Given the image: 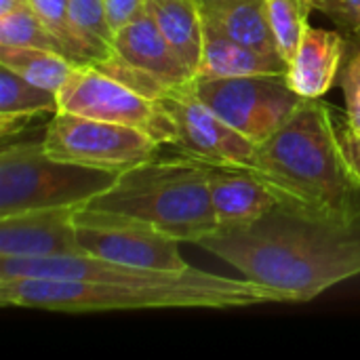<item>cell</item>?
I'll list each match as a JSON object with an SVG mask.
<instances>
[{
    "label": "cell",
    "mask_w": 360,
    "mask_h": 360,
    "mask_svg": "<svg viewBox=\"0 0 360 360\" xmlns=\"http://www.w3.org/2000/svg\"><path fill=\"white\" fill-rule=\"evenodd\" d=\"M198 247L245 278L272 287L289 304L310 302L360 276V217L308 219L276 207L247 226L217 230Z\"/></svg>",
    "instance_id": "6da1fadb"
},
{
    "label": "cell",
    "mask_w": 360,
    "mask_h": 360,
    "mask_svg": "<svg viewBox=\"0 0 360 360\" xmlns=\"http://www.w3.org/2000/svg\"><path fill=\"white\" fill-rule=\"evenodd\" d=\"M215 165L188 154L150 158L122 171L112 188L86 207L143 219L179 243L198 245L219 230L209 190Z\"/></svg>",
    "instance_id": "277c9868"
},
{
    "label": "cell",
    "mask_w": 360,
    "mask_h": 360,
    "mask_svg": "<svg viewBox=\"0 0 360 360\" xmlns=\"http://www.w3.org/2000/svg\"><path fill=\"white\" fill-rule=\"evenodd\" d=\"M346 99V122L360 120V34L346 40V55L338 74Z\"/></svg>",
    "instance_id": "cb8c5ba5"
},
{
    "label": "cell",
    "mask_w": 360,
    "mask_h": 360,
    "mask_svg": "<svg viewBox=\"0 0 360 360\" xmlns=\"http://www.w3.org/2000/svg\"><path fill=\"white\" fill-rule=\"evenodd\" d=\"M59 110L129 124L152 135L160 146L175 141V124L160 99L148 97L95 63H80L57 93Z\"/></svg>",
    "instance_id": "52a82bcc"
},
{
    "label": "cell",
    "mask_w": 360,
    "mask_h": 360,
    "mask_svg": "<svg viewBox=\"0 0 360 360\" xmlns=\"http://www.w3.org/2000/svg\"><path fill=\"white\" fill-rule=\"evenodd\" d=\"M268 21L281 57L289 63L295 55L314 11L312 0H266Z\"/></svg>",
    "instance_id": "44dd1931"
},
{
    "label": "cell",
    "mask_w": 360,
    "mask_h": 360,
    "mask_svg": "<svg viewBox=\"0 0 360 360\" xmlns=\"http://www.w3.org/2000/svg\"><path fill=\"white\" fill-rule=\"evenodd\" d=\"M57 110V93L46 91L0 65V135L4 141L17 137L34 116L55 114Z\"/></svg>",
    "instance_id": "ac0fdd59"
},
{
    "label": "cell",
    "mask_w": 360,
    "mask_h": 360,
    "mask_svg": "<svg viewBox=\"0 0 360 360\" xmlns=\"http://www.w3.org/2000/svg\"><path fill=\"white\" fill-rule=\"evenodd\" d=\"M30 6L38 13V17L46 23V27L63 42L68 55L76 63H86L76 32L70 19V0H30Z\"/></svg>",
    "instance_id": "603a6c76"
},
{
    "label": "cell",
    "mask_w": 360,
    "mask_h": 360,
    "mask_svg": "<svg viewBox=\"0 0 360 360\" xmlns=\"http://www.w3.org/2000/svg\"><path fill=\"white\" fill-rule=\"evenodd\" d=\"M160 101L173 118V146L181 154L215 167L253 169L257 143L221 120L194 93V82L169 91Z\"/></svg>",
    "instance_id": "30bf717a"
},
{
    "label": "cell",
    "mask_w": 360,
    "mask_h": 360,
    "mask_svg": "<svg viewBox=\"0 0 360 360\" xmlns=\"http://www.w3.org/2000/svg\"><path fill=\"white\" fill-rule=\"evenodd\" d=\"M76 234L82 251L93 257L141 270L177 272L188 268L177 238L127 213L82 207L76 213Z\"/></svg>",
    "instance_id": "9c48e42d"
},
{
    "label": "cell",
    "mask_w": 360,
    "mask_h": 360,
    "mask_svg": "<svg viewBox=\"0 0 360 360\" xmlns=\"http://www.w3.org/2000/svg\"><path fill=\"white\" fill-rule=\"evenodd\" d=\"M202 19H205V27L215 30L234 42H240L245 46L264 53H278L268 21L266 0L202 2Z\"/></svg>",
    "instance_id": "2e32d148"
},
{
    "label": "cell",
    "mask_w": 360,
    "mask_h": 360,
    "mask_svg": "<svg viewBox=\"0 0 360 360\" xmlns=\"http://www.w3.org/2000/svg\"><path fill=\"white\" fill-rule=\"evenodd\" d=\"M209 190L219 230L247 226L278 207L274 194L251 169L213 167Z\"/></svg>",
    "instance_id": "4fadbf2b"
},
{
    "label": "cell",
    "mask_w": 360,
    "mask_h": 360,
    "mask_svg": "<svg viewBox=\"0 0 360 360\" xmlns=\"http://www.w3.org/2000/svg\"><path fill=\"white\" fill-rule=\"evenodd\" d=\"M82 207L32 209L0 217V257H53L84 253L76 234Z\"/></svg>",
    "instance_id": "8fae6325"
},
{
    "label": "cell",
    "mask_w": 360,
    "mask_h": 360,
    "mask_svg": "<svg viewBox=\"0 0 360 360\" xmlns=\"http://www.w3.org/2000/svg\"><path fill=\"white\" fill-rule=\"evenodd\" d=\"M120 173L53 158L40 141H4L0 152V217L32 209L86 207Z\"/></svg>",
    "instance_id": "5b68a950"
},
{
    "label": "cell",
    "mask_w": 360,
    "mask_h": 360,
    "mask_svg": "<svg viewBox=\"0 0 360 360\" xmlns=\"http://www.w3.org/2000/svg\"><path fill=\"white\" fill-rule=\"evenodd\" d=\"M289 63L278 53H264L205 27L202 57L196 78H236L259 74H287Z\"/></svg>",
    "instance_id": "9a60e30c"
},
{
    "label": "cell",
    "mask_w": 360,
    "mask_h": 360,
    "mask_svg": "<svg viewBox=\"0 0 360 360\" xmlns=\"http://www.w3.org/2000/svg\"><path fill=\"white\" fill-rule=\"evenodd\" d=\"M0 44L49 49V51H57V53L68 55L63 42L46 27V23L38 17V13L30 4L11 13V15L0 17Z\"/></svg>",
    "instance_id": "7402d4cb"
},
{
    "label": "cell",
    "mask_w": 360,
    "mask_h": 360,
    "mask_svg": "<svg viewBox=\"0 0 360 360\" xmlns=\"http://www.w3.org/2000/svg\"><path fill=\"white\" fill-rule=\"evenodd\" d=\"M70 19L86 63H99L112 57L114 30L103 0H70Z\"/></svg>",
    "instance_id": "ffe728a7"
},
{
    "label": "cell",
    "mask_w": 360,
    "mask_h": 360,
    "mask_svg": "<svg viewBox=\"0 0 360 360\" xmlns=\"http://www.w3.org/2000/svg\"><path fill=\"white\" fill-rule=\"evenodd\" d=\"M114 34L146 11V0H103Z\"/></svg>",
    "instance_id": "484cf974"
},
{
    "label": "cell",
    "mask_w": 360,
    "mask_h": 360,
    "mask_svg": "<svg viewBox=\"0 0 360 360\" xmlns=\"http://www.w3.org/2000/svg\"><path fill=\"white\" fill-rule=\"evenodd\" d=\"M342 139L346 146V152L354 167L360 171V120L359 122H346L342 124Z\"/></svg>",
    "instance_id": "4316f807"
},
{
    "label": "cell",
    "mask_w": 360,
    "mask_h": 360,
    "mask_svg": "<svg viewBox=\"0 0 360 360\" xmlns=\"http://www.w3.org/2000/svg\"><path fill=\"white\" fill-rule=\"evenodd\" d=\"M27 4H30V0H0V17L11 15V13H15Z\"/></svg>",
    "instance_id": "83f0119b"
},
{
    "label": "cell",
    "mask_w": 360,
    "mask_h": 360,
    "mask_svg": "<svg viewBox=\"0 0 360 360\" xmlns=\"http://www.w3.org/2000/svg\"><path fill=\"white\" fill-rule=\"evenodd\" d=\"M44 150L59 160L122 173L156 156L160 143L141 129L72 112H55L42 135Z\"/></svg>",
    "instance_id": "8992f818"
},
{
    "label": "cell",
    "mask_w": 360,
    "mask_h": 360,
    "mask_svg": "<svg viewBox=\"0 0 360 360\" xmlns=\"http://www.w3.org/2000/svg\"><path fill=\"white\" fill-rule=\"evenodd\" d=\"M0 65L13 70L25 80L59 93L72 72L80 65L63 53L32 46H6L0 44Z\"/></svg>",
    "instance_id": "d6986e66"
},
{
    "label": "cell",
    "mask_w": 360,
    "mask_h": 360,
    "mask_svg": "<svg viewBox=\"0 0 360 360\" xmlns=\"http://www.w3.org/2000/svg\"><path fill=\"white\" fill-rule=\"evenodd\" d=\"M314 11L325 13L348 34H360V0H312Z\"/></svg>",
    "instance_id": "d4e9b609"
},
{
    "label": "cell",
    "mask_w": 360,
    "mask_h": 360,
    "mask_svg": "<svg viewBox=\"0 0 360 360\" xmlns=\"http://www.w3.org/2000/svg\"><path fill=\"white\" fill-rule=\"evenodd\" d=\"M112 51L124 65L167 89L186 86L196 80V74L169 44L148 11L114 34Z\"/></svg>",
    "instance_id": "7c38bea8"
},
{
    "label": "cell",
    "mask_w": 360,
    "mask_h": 360,
    "mask_svg": "<svg viewBox=\"0 0 360 360\" xmlns=\"http://www.w3.org/2000/svg\"><path fill=\"white\" fill-rule=\"evenodd\" d=\"M285 302V295L262 283L217 276L192 266L146 281L0 278L2 308H32L65 314L173 308L230 310Z\"/></svg>",
    "instance_id": "3957f363"
},
{
    "label": "cell",
    "mask_w": 360,
    "mask_h": 360,
    "mask_svg": "<svg viewBox=\"0 0 360 360\" xmlns=\"http://www.w3.org/2000/svg\"><path fill=\"white\" fill-rule=\"evenodd\" d=\"M346 55V36L338 30L308 25L287 68L289 86L304 99H319L338 80Z\"/></svg>",
    "instance_id": "5bb4252c"
},
{
    "label": "cell",
    "mask_w": 360,
    "mask_h": 360,
    "mask_svg": "<svg viewBox=\"0 0 360 360\" xmlns=\"http://www.w3.org/2000/svg\"><path fill=\"white\" fill-rule=\"evenodd\" d=\"M278 207L308 219L360 217V171L350 160L333 108L304 99L255 150L251 169Z\"/></svg>",
    "instance_id": "7a4b0ae2"
},
{
    "label": "cell",
    "mask_w": 360,
    "mask_h": 360,
    "mask_svg": "<svg viewBox=\"0 0 360 360\" xmlns=\"http://www.w3.org/2000/svg\"><path fill=\"white\" fill-rule=\"evenodd\" d=\"M200 2H213V0H200Z\"/></svg>",
    "instance_id": "f1b7e54d"
},
{
    "label": "cell",
    "mask_w": 360,
    "mask_h": 360,
    "mask_svg": "<svg viewBox=\"0 0 360 360\" xmlns=\"http://www.w3.org/2000/svg\"><path fill=\"white\" fill-rule=\"evenodd\" d=\"M146 11L156 21L162 36L186 61V65L198 74L202 44H205V19L200 0H146Z\"/></svg>",
    "instance_id": "e0dca14e"
},
{
    "label": "cell",
    "mask_w": 360,
    "mask_h": 360,
    "mask_svg": "<svg viewBox=\"0 0 360 360\" xmlns=\"http://www.w3.org/2000/svg\"><path fill=\"white\" fill-rule=\"evenodd\" d=\"M194 93L253 143L266 141L304 101L285 74L196 78Z\"/></svg>",
    "instance_id": "ba28073f"
}]
</instances>
